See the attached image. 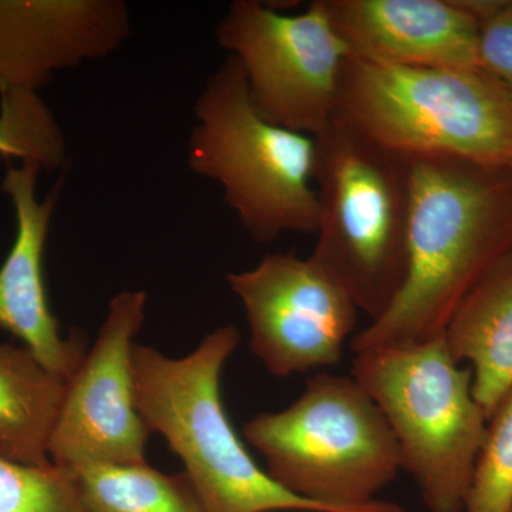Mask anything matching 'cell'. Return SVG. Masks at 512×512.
I'll return each instance as SVG.
<instances>
[{"mask_svg": "<svg viewBox=\"0 0 512 512\" xmlns=\"http://www.w3.org/2000/svg\"><path fill=\"white\" fill-rule=\"evenodd\" d=\"M244 436L289 493L333 512H404L377 500L403 468L382 410L353 377L318 373L282 412L249 420Z\"/></svg>", "mask_w": 512, "mask_h": 512, "instance_id": "5", "label": "cell"}, {"mask_svg": "<svg viewBox=\"0 0 512 512\" xmlns=\"http://www.w3.org/2000/svg\"><path fill=\"white\" fill-rule=\"evenodd\" d=\"M241 335L224 325L183 359L134 343V400L150 431L183 460L205 512H333L289 493L255 463L221 400L222 367Z\"/></svg>", "mask_w": 512, "mask_h": 512, "instance_id": "2", "label": "cell"}, {"mask_svg": "<svg viewBox=\"0 0 512 512\" xmlns=\"http://www.w3.org/2000/svg\"><path fill=\"white\" fill-rule=\"evenodd\" d=\"M477 19L480 66L512 92V0H460Z\"/></svg>", "mask_w": 512, "mask_h": 512, "instance_id": "20", "label": "cell"}, {"mask_svg": "<svg viewBox=\"0 0 512 512\" xmlns=\"http://www.w3.org/2000/svg\"><path fill=\"white\" fill-rule=\"evenodd\" d=\"M131 33L124 0H0V92H39L53 76L116 52Z\"/></svg>", "mask_w": 512, "mask_h": 512, "instance_id": "11", "label": "cell"}, {"mask_svg": "<svg viewBox=\"0 0 512 512\" xmlns=\"http://www.w3.org/2000/svg\"><path fill=\"white\" fill-rule=\"evenodd\" d=\"M69 471L90 512H205L185 473L167 476L147 463Z\"/></svg>", "mask_w": 512, "mask_h": 512, "instance_id": "16", "label": "cell"}, {"mask_svg": "<svg viewBox=\"0 0 512 512\" xmlns=\"http://www.w3.org/2000/svg\"><path fill=\"white\" fill-rule=\"evenodd\" d=\"M466 512H512V390L488 419Z\"/></svg>", "mask_w": 512, "mask_h": 512, "instance_id": "19", "label": "cell"}, {"mask_svg": "<svg viewBox=\"0 0 512 512\" xmlns=\"http://www.w3.org/2000/svg\"><path fill=\"white\" fill-rule=\"evenodd\" d=\"M194 117L188 167L220 185L249 237L269 244L288 232L316 234L315 138L258 113L235 57L207 77Z\"/></svg>", "mask_w": 512, "mask_h": 512, "instance_id": "6", "label": "cell"}, {"mask_svg": "<svg viewBox=\"0 0 512 512\" xmlns=\"http://www.w3.org/2000/svg\"><path fill=\"white\" fill-rule=\"evenodd\" d=\"M350 59L402 67H481L477 19L460 0H322Z\"/></svg>", "mask_w": 512, "mask_h": 512, "instance_id": "13", "label": "cell"}, {"mask_svg": "<svg viewBox=\"0 0 512 512\" xmlns=\"http://www.w3.org/2000/svg\"><path fill=\"white\" fill-rule=\"evenodd\" d=\"M335 119L407 158L444 156L512 170V92L483 67L348 59Z\"/></svg>", "mask_w": 512, "mask_h": 512, "instance_id": "4", "label": "cell"}, {"mask_svg": "<svg viewBox=\"0 0 512 512\" xmlns=\"http://www.w3.org/2000/svg\"><path fill=\"white\" fill-rule=\"evenodd\" d=\"M0 157L33 161L45 171L66 165V140L52 111L35 92H0Z\"/></svg>", "mask_w": 512, "mask_h": 512, "instance_id": "17", "label": "cell"}, {"mask_svg": "<svg viewBox=\"0 0 512 512\" xmlns=\"http://www.w3.org/2000/svg\"><path fill=\"white\" fill-rule=\"evenodd\" d=\"M444 340L457 363L473 366V396L490 419L512 390V252L460 303Z\"/></svg>", "mask_w": 512, "mask_h": 512, "instance_id": "14", "label": "cell"}, {"mask_svg": "<svg viewBox=\"0 0 512 512\" xmlns=\"http://www.w3.org/2000/svg\"><path fill=\"white\" fill-rule=\"evenodd\" d=\"M40 171L42 167L33 161L20 167L8 165L0 187L16 215L15 242L0 266V328L22 340L47 372L67 383L86 352L80 332L63 339L47 298L43 259L62 181L45 201H37Z\"/></svg>", "mask_w": 512, "mask_h": 512, "instance_id": "12", "label": "cell"}, {"mask_svg": "<svg viewBox=\"0 0 512 512\" xmlns=\"http://www.w3.org/2000/svg\"><path fill=\"white\" fill-rule=\"evenodd\" d=\"M147 293L123 291L89 355L66 383L49 443L55 466H128L146 463L148 430L134 400V338L146 319Z\"/></svg>", "mask_w": 512, "mask_h": 512, "instance_id": "10", "label": "cell"}, {"mask_svg": "<svg viewBox=\"0 0 512 512\" xmlns=\"http://www.w3.org/2000/svg\"><path fill=\"white\" fill-rule=\"evenodd\" d=\"M215 39L241 64L249 97L269 123L313 137L335 117L348 49L322 0L299 15L258 0H235Z\"/></svg>", "mask_w": 512, "mask_h": 512, "instance_id": "8", "label": "cell"}, {"mask_svg": "<svg viewBox=\"0 0 512 512\" xmlns=\"http://www.w3.org/2000/svg\"><path fill=\"white\" fill-rule=\"evenodd\" d=\"M409 160L406 281L389 311L350 340L355 353L444 335L468 293L512 252V170L444 156Z\"/></svg>", "mask_w": 512, "mask_h": 512, "instance_id": "1", "label": "cell"}, {"mask_svg": "<svg viewBox=\"0 0 512 512\" xmlns=\"http://www.w3.org/2000/svg\"><path fill=\"white\" fill-rule=\"evenodd\" d=\"M64 392L66 382L26 346L0 345V451L28 466H50V437Z\"/></svg>", "mask_w": 512, "mask_h": 512, "instance_id": "15", "label": "cell"}, {"mask_svg": "<svg viewBox=\"0 0 512 512\" xmlns=\"http://www.w3.org/2000/svg\"><path fill=\"white\" fill-rule=\"evenodd\" d=\"M0 512H90L72 471L19 463L0 451Z\"/></svg>", "mask_w": 512, "mask_h": 512, "instance_id": "18", "label": "cell"}, {"mask_svg": "<svg viewBox=\"0 0 512 512\" xmlns=\"http://www.w3.org/2000/svg\"><path fill=\"white\" fill-rule=\"evenodd\" d=\"M225 279L247 313L252 352L271 375L338 365L359 311L311 256L272 252Z\"/></svg>", "mask_w": 512, "mask_h": 512, "instance_id": "9", "label": "cell"}, {"mask_svg": "<svg viewBox=\"0 0 512 512\" xmlns=\"http://www.w3.org/2000/svg\"><path fill=\"white\" fill-rule=\"evenodd\" d=\"M352 377L386 417L427 510H466L488 419L473 370L458 366L444 335L356 353Z\"/></svg>", "mask_w": 512, "mask_h": 512, "instance_id": "7", "label": "cell"}, {"mask_svg": "<svg viewBox=\"0 0 512 512\" xmlns=\"http://www.w3.org/2000/svg\"><path fill=\"white\" fill-rule=\"evenodd\" d=\"M313 138L319 221L311 258L375 322L406 281L410 160L335 117Z\"/></svg>", "mask_w": 512, "mask_h": 512, "instance_id": "3", "label": "cell"}]
</instances>
